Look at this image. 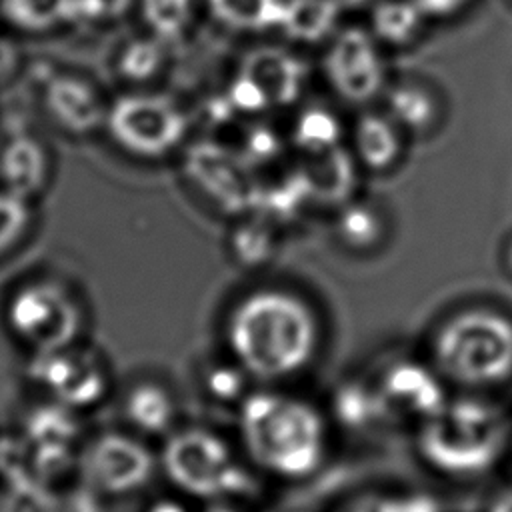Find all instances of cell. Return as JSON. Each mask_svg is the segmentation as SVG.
I'll return each mask as SVG.
<instances>
[{
  "mask_svg": "<svg viewBox=\"0 0 512 512\" xmlns=\"http://www.w3.org/2000/svg\"><path fill=\"white\" fill-rule=\"evenodd\" d=\"M324 326L318 308L290 286L242 294L224 318L228 356L260 384H286L318 358Z\"/></svg>",
  "mask_w": 512,
  "mask_h": 512,
  "instance_id": "6da1fadb",
  "label": "cell"
},
{
  "mask_svg": "<svg viewBox=\"0 0 512 512\" xmlns=\"http://www.w3.org/2000/svg\"><path fill=\"white\" fill-rule=\"evenodd\" d=\"M240 450L254 470L284 480L312 478L328 460L332 420L316 402L284 384H260L240 402Z\"/></svg>",
  "mask_w": 512,
  "mask_h": 512,
  "instance_id": "7a4b0ae2",
  "label": "cell"
},
{
  "mask_svg": "<svg viewBox=\"0 0 512 512\" xmlns=\"http://www.w3.org/2000/svg\"><path fill=\"white\" fill-rule=\"evenodd\" d=\"M412 432L428 470L446 480H478L510 454L512 414L486 394L462 392Z\"/></svg>",
  "mask_w": 512,
  "mask_h": 512,
  "instance_id": "3957f363",
  "label": "cell"
},
{
  "mask_svg": "<svg viewBox=\"0 0 512 512\" xmlns=\"http://www.w3.org/2000/svg\"><path fill=\"white\" fill-rule=\"evenodd\" d=\"M424 358L448 388L490 394L512 382V314L482 302L460 306L434 324Z\"/></svg>",
  "mask_w": 512,
  "mask_h": 512,
  "instance_id": "277c9868",
  "label": "cell"
},
{
  "mask_svg": "<svg viewBox=\"0 0 512 512\" xmlns=\"http://www.w3.org/2000/svg\"><path fill=\"white\" fill-rule=\"evenodd\" d=\"M162 470L176 490L210 504L250 502L258 492L254 468L244 452L202 426L168 434Z\"/></svg>",
  "mask_w": 512,
  "mask_h": 512,
  "instance_id": "5b68a950",
  "label": "cell"
},
{
  "mask_svg": "<svg viewBox=\"0 0 512 512\" xmlns=\"http://www.w3.org/2000/svg\"><path fill=\"white\" fill-rule=\"evenodd\" d=\"M10 334L32 354L80 342L84 310L76 294L54 278H30L18 284L4 306Z\"/></svg>",
  "mask_w": 512,
  "mask_h": 512,
  "instance_id": "8992f818",
  "label": "cell"
},
{
  "mask_svg": "<svg viewBox=\"0 0 512 512\" xmlns=\"http://www.w3.org/2000/svg\"><path fill=\"white\" fill-rule=\"evenodd\" d=\"M104 130L124 154L136 160H164L182 148L188 118L164 94L126 92L108 104Z\"/></svg>",
  "mask_w": 512,
  "mask_h": 512,
  "instance_id": "52a82bcc",
  "label": "cell"
},
{
  "mask_svg": "<svg viewBox=\"0 0 512 512\" xmlns=\"http://www.w3.org/2000/svg\"><path fill=\"white\" fill-rule=\"evenodd\" d=\"M384 52L368 26H340L324 44L322 70L328 86L356 108L378 104L392 76Z\"/></svg>",
  "mask_w": 512,
  "mask_h": 512,
  "instance_id": "ba28073f",
  "label": "cell"
},
{
  "mask_svg": "<svg viewBox=\"0 0 512 512\" xmlns=\"http://www.w3.org/2000/svg\"><path fill=\"white\" fill-rule=\"evenodd\" d=\"M182 174L218 212L240 218L254 210L256 176L234 148L218 140H194L182 152Z\"/></svg>",
  "mask_w": 512,
  "mask_h": 512,
  "instance_id": "9c48e42d",
  "label": "cell"
},
{
  "mask_svg": "<svg viewBox=\"0 0 512 512\" xmlns=\"http://www.w3.org/2000/svg\"><path fill=\"white\" fill-rule=\"evenodd\" d=\"M386 426L414 430L448 398V386L426 358L394 356L366 372Z\"/></svg>",
  "mask_w": 512,
  "mask_h": 512,
  "instance_id": "30bf717a",
  "label": "cell"
},
{
  "mask_svg": "<svg viewBox=\"0 0 512 512\" xmlns=\"http://www.w3.org/2000/svg\"><path fill=\"white\" fill-rule=\"evenodd\" d=\"M26 374L48 400L76 412L100 404L110 388V372L104 358L80 342L34 352Z\"/></svg>",
  "mask_w": 512,
  "mask_h": 512,
  "instance_id": "8fae6325",
  "label": "cell"
},
{
  "mask_svg": "<svg viewBox=\"0 0 512 512\" xmlns=\"http://www.w3.org/2000/svg\"><path fill=\"white\" fill-rule=\"evenodd\" d=\"M304 84V64L292 50L258 46L242 58L228 86V108L242 114L288 108L300 98Z\"/></svg>",
  "mask_w": 512,
  "mask_h": 512,
  "instance_id": "7c38bea8",
  "label": "cell"
},
{
  "mask_svg": "<svg viewBox=\"0 0 512 512\" xmlns=\"http://www.w3.org/2000/svg\"><path fill=\"white\" fill-rule=\"evenodd\" d=\"M78 468L100 496H128L150 482L156 460L136 436L102 432L82 448Z\"/></svg>",
  "mask_w": 512,
  "mask_h": 512,
  "instance_id": "4fadbf2b",
  "label": "cell"
},
{
  "mask_svg": "<svg viewBox=\"0 0 512 512\" xmlns=\"http://www.w3.org/2000/svg\"><path fill=\"white\" fill-rule=\"evenodd\" d=\"M378 104L400 124L410 140L434 136L448 116L440 86L422 74L390 76Z\"/></svg>",
  "mask_w": 512,
  "mask_h": 512,
  "instance_id": "5bb4252c",
  "label": "cell"
},
{
  "mask_svg": "<svg viewBox=\"0 0 512 512\" xmlns=\"http://www.w3.org/2000/svg\"><path fill=\"white\" fill-rule=\"evenodd\" d=\"M48 118L70 136H90L104 128L108 104L88 78L74 72L52 74L42 88Z\"/></svg>",
  "mask_w": 512,
  "mask_h": 512,
  "instance_id": "9a60e30c",
  "label": "cell"
},
{
  "mask_svg": "<svg viewBox=\"0 0 512 512\" xmlns=\"http://www.w3.org/2000/svg\"><path fill=\"white\" fill-rule=\"evenodd\" d=\"M346 142L360 170L390 174L402 164L410 138L380 104H372L358 108Z\"/></svg>",
  "mask_w": 512,
  "mask_h": 512,
  "instance_id": "2e32d148",
  "label": "cell"
},
{
  "mask_svg": "<svg viewBox=\"0 0 512 512\" xmlns=\"http://www.w3.org/2000/svg\"><path fill=\"white\" fill-rule=\"evenodd\" d=\"M50 176V152L38 136L16 132L0 146V190L32 204L46 190Z\"/></svg>",
  "mask_w": 512,
  "mask_h": 512,
  "instance_id": "e0dca14e",
  "label": "cell"
},
{
  "mask_svg": "<svg viewBox=\"0 0 512 512\" xmlns=\"http://www.w3.org/2000/svg\"><path fill=\"white\" fill-rule=\"evenodd\" d=\"M122 414L140 434H170L178 416L174 394L156 380L136 382L124 396Z\"/></svg>",
  "mask_w": 512,
  "mask_h": 512,
  "instance_id": "ac0fdd59",
  "label": "cell"
},
{
  "mask_svg": "<svg viewBox=\"0 0 512 512\" xmlns=\"http://www.w3.org/2000/svg\"><path fill=\"white\" fill-rule=\"evenodd\" d=\"M426 22L416 0H374L368 28L384 50H406L422 38Z\"/></svg>",
  "mask_w": 512,
  "mask_h": 512,
  "instance_id": "d6986e66",
  "label": "cell"
},
{
  "mask_svg": "<svg viewBox=\"0 0 512 512\" xmlns=\"http://www.w3.org/2000/svg\"><path fill=\"white\" fill-rule=\"evenodd\" d=\"M340 0H284L278 28L296 44H326L342 26Z\"/></svg>",
  "mask_w": 512,
  "mask_h": 512,
  "instance_id": "ffe728a7",
  "label": "cell"
},
{
  "mask_svg": "<svg viewBox=\"0 0 512 512\" xmlns=\"http://www.w3.org/2000/svg\"><path fill=\"white\" fill-rule=\"evenodd\" d=\"M76 410L48 400L32 408L24 420L22 436L32 452H72L78 436Z\"/></svg>",
  "mask_w": 512,
  "mask_h": 512,
  "instance_id": "44dd1931",
  "label": "cell"
},
{
  "mask_svg": "<svg viewBox=\"0 0 512 512\" xmlns=\"http://www.w3.org/2000/svg\"><path fill=\"white\" fill-rule=\"evenodd\" d=\"M2 20L26 34L78 24V0H0Z\"/></svg>",
  "mask_w": 512,
  "mask_h": 512,
  "instance_id": "7402d4cb",
  "label": "cell"
},
{
  "mask_svg": "<svg viewBox=\"0 0 512 512\" xmlns=\"http://www.w3.org/2000/svg\"><path fill=\"white\" fill-rule=\"evenodd\" d=\"M290 148L296 156H310L346 142V128L326 106L312 104L296 114L290 128Z\"/></svg>",
  "mask_w": 512,
  "mask_h": 512,
  "instance_id": "603a6c76",
  "label": "cell"
},
{
  "mask_svg": "<svg viewBox=\"0 0 512 512\" xmlns=\"http://www.w3.org/2000/svg\"><path fill=\"white\" fill-rule=\"evenodd\" d=\"M336 240L354 252L374 250L386 234V220L380 208L370 202L354 200L340 204L334 222Z\"/></svg>",
  "mask_w": 512,
  "mask_h": 512,
  "instance_id": "cb8c5ba5",
  "label": "cell"
},
{
  "mask_svg": "<svg viewBox=\"0 0 512 512\" xmlns=\"http://www.w3.org/2000/svg\"><path fill=\"white\" fill-rule=\"evenodd\" d=\"M276 230L278 224L260 212H248L240 216L228 238L232 258L244 268L266 264L276 254Z\"/></svg>",
  "mask_w": 512,
  "mask_h": 512,
  "instance_id": "d4e9b609",
  "label": "cell"
},
{
  "mask_svg": "<svg viewBox=\"0 0 512 512\" xmlns=\"http://www.w3.org/2000/svg\"><path fill=\"white\" fill-rule=\"evenodd\" d=\"M210 14L226 28L260 32L278 28L284 0H206Z\"/></svg>",
  "mask_w": 512,
  "mask_h": 512,
  "instance_id": "484cf974",
  "label": "cell"
},
{
  "mask_svg": "<svg viewBox=\"0 0 512 512\" xmlns=\"http://www.w3.org/2000/svg\"><path fill=\"white\" fill-rule=\"evenodd\" d=\"M148 34L164 44L182 40L194 24L196 0H136Z\"/></svg>",
  "mask_w": 512,
  "mask_h": 512,
  "instance_id": "4316f807",
  "label": "cell"
},
{
  "mask_svg": "<svg viewBox=\"0 0 512 512\" xmlns=\"http://www.w3.org/2000/svg\"><path fill=\"white\" fill-rule=\"evenodd\" d=\"M166 60V44L156 36H138L128 40L116 54L114 70L120 80L142 84L162 72Z\"/></svg>",
  "mask_w": 512,
  "mask_h": 512,
  "instance_id": "83f0119b",
  "label": "cell"
},
{
  "mask_svg": "<svg viewBox=\"0 0 512 512\" xmlns=\"http://www.w3.org/2000/svg\"><path fill=\"white\" fill-rule=\"evenodd\" d=\"M250 382H254L232 358L222 362H212L202 372V388L208 400L224 406L238 408L240 402L252 392Z\"/></svg>",
  "mask_w": 512,
  "mask_h": 512,
  "instance_id": "f1b7e54d",
  "label": "cell"
},
{
  "mask_svg": "<svg viewBox=\"0 0 512 512\" xmlns=\"http://www.w3.org/2000/svg\"><path fill=\"white\" fill-rule=\"evenodd\" d=\"M336 512H440L436 498L422 492H368L342 504Z\"/></svg>",
  "mask_w": 512,
  "mask_h": 512,
  "instance_id": "f546056e",
  "label": "cell"
},
{
  "mask_svg": "<svg viewBox=\"0 0 512 512\" xmlns=\"http://www.w3.org/2000/svg\"><path fill=\"white\" fill-rule=\"evenodd\" d=\"M0 512H64L58 496L36 480L4 486Z\"/></svg>",
  "mask_w": 512,
  "mask_h": 512,
  "instance_id": "4dcf8cb0",
  "label": "cell"
},
{
  "mask_svg": "<svg viewBox=\"0 0 512 512\" xmlns=\"http://www.w3.org/2000/svg\"><path fill=\"white\" fill-rule=\"evenodd\" d=\"M32 226V204L0 190V258L16 248Z\"/></svg>",
  "mask_w": 512,
  "mask_h": 512,
  "instance_id": "1f68e13d",
  "label": "cell"
},
{
  "mask_svg": "<svg viewBox=\"0 0 512 512\" xmlns=\"http://www.w3.org/2000/svg\"><path fill=\"white\" fill-rule=\"evenodd\" d=\"M136 0H78V22L110 24L122 20Z\"/></svg>",
  "mask_w": 512,
  "mask_h": 512,
  "instance_id": "d6a6232c",
  "label": "cell"
},
{
  "mask_svg": "<svg viewBox=\"0 0 512 512\" xmlns=\"http://www.w3.org/2000/svg\"><path fill=\"white\" fill-rule=\"evenodd\" d=\"M428 18L452 16L462 10L470 0H416Z\"/></svg>",
  "mask_w": 512,
  "mask_h": 512,
  "instance_id": "836d02e7",
  "label": "cell"
},
{
  "mask_svg": "<svg viewBox=\"0 0 512 512\" xmlns=\"http://www.w3.org/2000/svg\"><path fill=\"white\" fill-rule=\"evenodd\" d=\"M142 512H190L188 506L176 498H158L150 502Z\"/></svg>",
  "mask_w": 512,
  "mask_h": 512,
  "instance_id": "e575fe53",
  "label": "cell"
},
{
  "mask_svg": "<svg viewBox=\"0 0 512 512\" xmlns=\"http://www.w3.org/2000/svg\"><path fill=\"white\" fill-rule=\"evenodd\" d=\"M484 512H512V486L498 492Z\"/></svg>",
  "mask_w": 512,
  "mask_h": 512,
  "instance_id": "d590c367",
  "label": "cell"
},
{
  "mask_svg": "<svg viewBox=\"0 0 512 512\" xmlns=\"http://www.w3.org/2000/svg\"><path fill=\"white\" fill-rule=\"evenodd\" d=\"M12 66H14V50H12L4 40H0V78H2V74H6Z\"/></svg>",
  "mask_w": 512,
  "mask_h": 512,
  "instance_id": "8d00e7d4",
  "label": "cell"
},
{
  "mask_svg": "<svg viewBox=\"0 0 512 512\" xmlns=\"http://www.w3.org/2000/svg\"><path fill=\"white\" fill-rule=\"evenodd\" d=\"M502 260H504V268H506V272H510V274H512V236L506 240Z\"/></svg>",
  "mask_w": 512,
  "mask_h": 512,
  "instance_id": "74e56055",
  "label": "cell"
},
{
  "mask_svg": "<svg viewBox=\"0 0 512 512\" xmlns=\"http://www.w3.org/2000/svg\"><path fill=\"white\" fill-rule=\"evenodd\" d=\"M510 456H512V438H510Z\"/></svg>",
  "mask_w": 512,
  "mask_h": 512,
  "instance_id": "f35d334b",
  "label": "cell"
},
{
  "mask_svg": "<svg viewBox=\"0 0 512 512\" xmlns=\"http://www.w3.org/2000/svg\"><path fill=\"white\" fill-rule=\"evenodd\" d=\"M290 512H292V510H290ZM296 512H298V510H296Z\"/></svg>",
  "mask_w": 512,
  "mask_h": 512,
  "instance_id": "ab89813d",
  "label": "cell"
},
{
  "mask_svg": "<svg viewBox=\"0 0 512 512\" xmlns=\"http://www.w3.org/2000/svg\"><path fill=\"white\" fill-rule=\"evenodd\" d=\"M510 2H512V0H510Z\"/></svg>",
  "mask_w": 512,
  "mask_h": 512,
  "instance_id": "60d3db41",
  "label": "cell"
}]
</instances>
